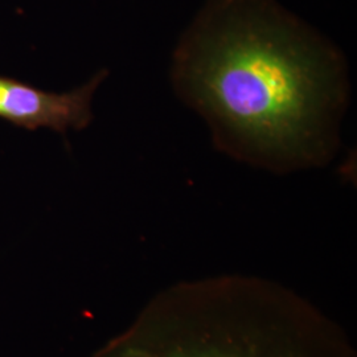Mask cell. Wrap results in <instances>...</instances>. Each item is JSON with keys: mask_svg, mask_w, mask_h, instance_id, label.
<instances>
[{"mask_svg": "<svg viewBox=\"0 0 357 357\" xmlns=\"http://www.w3.org/2000/svg\"><path fill=\"white\" fill-rule=\"evenodd\" d=\"M172 81L217 147L249 165L287 172L336 151L344 59L277 0H208L178 41Z\"/></svg>", "mask_w": 357, "mask_h": 357, "instance_id": "1", "label": "cell"}, {"mask_svg": "<svg viewBox=\"0 0 357 357\" xmlns=\"http://www.w3.org/2000/svg\"><path fill=\"white\" fill-rule=\"evenodd\" d=\"M90 357H356L343 330L277 282L218 275L156 294Z\"/></svg>", "mask_w": 357, "mask_h": 357, "instance_id": "2", "label": "cell"}, {"mask_svg": "<svg viewBox=\"0 0 357 357\" xmlns=\"http://www.w3.org/2000/svg\"><path fill=\"white\" fill-rule=\"evenodd\" d=\"M106 76L107 70H101L81 88L61 94L0 76V118L26 130L48 128L60 134L88 128L93 96Z\"/></svg>", "mask_w": 357, "mask_h": 357, "instance_id": "3", "label": "cell"}]
</instances>
